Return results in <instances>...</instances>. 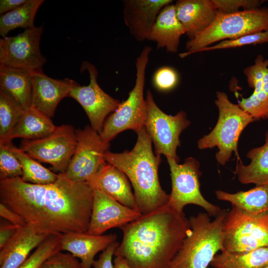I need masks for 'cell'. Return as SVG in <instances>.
Segmentation results:
<instances>
[{
    "label": "cell",
    "instance_id": "cb8c5ba5",
    "mask_svg": "<svg viewBox=\"0 0 268 268\" xmlns=\"http://www.w3.org/2000/svg\"><path fill=\"white\" fill-rule=\"evenodd\" d=\"M246 156L251 160L249 164L237 162L234 174L239 181L243 184L268 185V130L265 134V143L251 149Z\"/></svg>",
    "mask_w": 268,
    "mask_h": 268
},
{
    "label": "cell",
    "instance_id": "52a82bcc",
    "mask_svg": "<svg viewBox=\"0 0 268 268\" xmlns=\"http://www.w3.org/2000/svg\"><path fill=\"white\" fill-rule=\"evenodd\" d=\"M152 50L145 46L137 57L135 62L136 79L133 89L127 99L121 102L119 106L106 119L99 134L106 142L110 141L121 132L132 130L136 133L144 127L147 106L144 98L145 71Z\"/></svg>",
    "mask_w": 268,
    "mask_h": 268
},
{
    "label": "cell",
    "instance_id": "4fadbf2b",
    "mask_svg": "<svg viewBox=\"0 0 268 268\" xmlns=\"http://www.w3.org/2000/svg\"><path fill=\"white\" fill-rule=\"evenodd\" d=\"M43 26L25 29L14 36L0 39V65L33 71L46 62L40 49Z\"/></svg>",
    "mask_w": 268,
    "mask_h": 268
},
{
    "label": "cell",
    "instance_id": "ab89813d",
    "mask_svg": "<svg viewBox=\"0 0 268 268\" xmlns=\"http://www.w3.org/2000/svg\"><path fill=\"white\" fill-rule=\"evenodd\" d=\"M0 215L12 224L19 226L26 225L25 221L21 215L1 202L0 203Z\"/></svg>",
    "mask_w": 268,
    "mask_h": 268
},
{
    "label": "cell",
    "instance_id": "f546056e",
    "mask_svg": "<svg viewBox=\"0 0 268 268\" xmlns=\"http://www.w3.org/2000/svg\"><path fill=\"white\" fill-rule=\"evenodd\" d=\"M24 110L9 95L0 90V145L6 143Z\"/></svg>",
    "mask_w": 268,
    "mask_h": 268
},
{
    "label": "cell",
    "instance_id": "83f0119b",
    "mask_svg": "<svg viewBox=\"0 0 268 268\" xmlns=\"http://www.w3.org/2000/svg\"><path fill=\"white\" fill-rule=\"evenodd\" d=\"M9 149L19 160L22 167L21 179L27 183L44 185L54 183L59 178L57 174L42 166L21 148L14 146L11 142L5 144Z\"/></svg>",
    "mask_w": 268,
    "mask_h": 268
},
{
    "label": "cell",
    "instance_id": "3957f363",
    "mask_svg": "<svg viewBox=\"0 0 268 268\" xmlns=\"http://www.w3.org/2000/svg\"><path fill=\"white\" fill-rule=\"evenodd\" d=\"M136 133L137 139L132 150L118 153L108 150L104 158L126 175L134 188L137 210L146 214L166 205L169 195L162 189L159 180L160 155L153 153L152 140L144 127Z\"/></svg>",
    "mask_w": 268,
    "mask_h": 268
},
{
    "label": "cell",
    "instance_id": "44dd1931",
    "mask_svg": "<svg viewBox=\"0 0 268 268\" xmlns=\"http://www.w3.org/2000/svg\"><path fill=\"white\" fill-rule=\"evenodd\" d=\"M36 233L27 224L21 226L0 250V268H18L49 236Z\"/></svg>",
    "mask_w": 268,
    "mask_h": 268
},
{
    "label": "cell",
    "instance_id": "f1b7e54d",
    "mask_svg": "<svg viewBox=\"0 0 268 268\" xmlns=\"http://www.w3.org/2000/svg\"><path fill=\"white\" fill-rule=\"evenodd\" d=\"M43 0H27L17 8L0 16V35L2 37L17 28L28 29L34 27V19Z\"/></svg>",
    "mask_w": 268,
    "mask_h": 268
},
{
    "label": "cell",
    "instance_id": "484cf974",
    "mask_svg": "<svg viewBox=\"0 0 268 268\" xmlns=\"http://www.w3.org/2000/svg\"><path fill=\"white\" fill-rule=\"evenodd\" d=\"M216 198L228 201L243 211L254 215H268V185L256 186L248 191L230 193L222 190L215 192Z\"/></svg>",
    "mask_w": 268,
    "mask_h": 268
},
{
    "label": "cell",
    "instance_id": "d4e9b609",
    "mask_svg": "<svg viewBox=\"0 0 268 268\" xmlns=\"http://www.w3.org/2000/svg\"><path fill=\"white\" fill-rule=\"evenodd\" d=\"M56 127L51 118L31 106L24 110L5 144L11 142L15 138L25 140L40 139L51 134Z\"/></svg>",
    "mask_w": 268,
    "mask_h": 268
},
{
    "label": "cell",
    "instance_id": "603a6c76",
    "mask_svg": "<svg viewBox=\"0 0 268 268\" xmlns=\"http://www.w3.org/2000/svg\"><path fill=\"white\" fill-rule=\"evenodd\" d=\"M0 90L23 109L29 108L32 102L31 71L0 65Z\"/></svg>",
    "mask_w": 268,
    "mask_h": 268
},
{
    "label": "cell",
    "instance_id": "277c9868",
    "mask_svg": "<svg viewBox=\"0 0 268 268\" xmlns=\"http://www.w3.org/2000/svg\"><path fill=\"white\" fill-rule=\"evenodd\" d=\"M225 209L214 220L206 212L191 216L190 229L172 261L171 268H207L214 256L223 251Z\"/></svg>",
    "mask_w": 268,
    "mask_h": 268
},
{
    "label": "cell",
    "instance_id": "30bf717a",
    "mask_svg": "<svg viewBox=\"0 0 268 268\" xmlns=\"http://www.w3.org/2000/svg\"><path fill=\"white\" fill-rule=\"evenodd\" d=\"M146 118L144 128L153 142L156 154H163L179 162L177 149L180 146L179 136L190 125L184 111L175 116L167 115L156 105L152 93H146Z\"/></svg>",
    "mask_w": 268,
    "mask_h": 268
},
{
    "label": "cell",
    "instance_id": "74e56055",
    "mask_svg": "<svg viewBox=\"0 0 268 268\" xmlns=\"http://www.w3.org/2000/svg\"><path fill=\"white\" fill-rule=\"evenodd\" d=\"M40 268H83L80 261L70 253L59 251L49 258Z\"/></svg>",
    "mask_w": 268,
    "mask_h": 268
},
{
    "label": "cell",
    "instance_id": "8992f818",
    "mask_svg": "<svg viewBox=\"0 0 268 268\" xmlns=\"http://www.w3.org/2000/svg\"><path fill=\"white\" fill-rule=\"evenodd\" d=\"M268 30V8H259L230 14L218 13L211 24L186 43L181 58L199 53L215 43Z\"/></svg>",
    "mask_w": 268,
    "mask_h": 268
},
{
    "label": "cell",
    "instance_id": "60d3db41",
    "mask_svg": "<svg viewBox=\"0 0 268 268\" xmlns=\"http://www.w3.org/2000/svg\"><path fill=\"white\" fill-rule=\"evenodd\" d=\"M21 226L10 224H2L0 226V249L12 238Z\"/></svg>",
    "mask_w": 268,
    "mask_h": 268
},
{
    "label": "cell",
    "instance_id": "5bb4252c",
    "mask_svg": "<svg viewBox=\"0 0 268 268\" xmlns=\"http://www.w3.org/2000/svg\"><path fill=\"white\" fill-rule=\"evenodd\" d=\"M82 69H87L89 74L88 85L79 84L73 87L68 96L76 100L82 107L90 123V126L99 133L106 117L114 112L121 102L104 92L97 82L98 71L93 64L83 62Z\"/></svg>",
    "mask_w": 268,
    "mask_h": 268
},
{
    "label": "cell",
    "instance_id": "9c48e42d",
    "mask_svg": "<svg viewBox=\"0 0 268 268\" xmlns=\"http://www.w3.org/2000/svg\"><path fill=\"white\" fill-rule=\"evenodd\" d=\"M169 166L172 191L167 203L178 212L192 204L203 208L211 217H216L223 210L218 206L207 201L200 191V177L202 173L200 163L195 158H186L183 164L171 158H167Z\"/></svg>",
    "mask_w": 268,
    "mask_h": 268
},
{
    "label": "cell",
    "instance_id": "7a4b0ae2",
    "mask_svg": "<svg viewBox=\"0 0 268 268\" xmlns=\"http://www.w3.org/2000/svg\"><path fill=\"white\" fill-rule=\"evenodd\" d=\"M190 227L185 213L167 203L121 227L123 239L114 256L132 268H171Z\"/></svg>",
    "mask_w": 268,
    "mask_h": 268
},
{
    "label": "cell",
    "instance_id": "4dcf8cb0",
    "mask_svg": "<svg viewBox=\"0 0 268 268\" xmlns=\"http://www.w3.org/2000/svg\"><path fill=\"white\" fill-rule=\"evenodd\" d=\"M238 105L255 121L268 118V68L261 91L248 98L242 97Z\"/></svg>",
    "mask_w": 268,
    "mask_h": 268
},
{
    "label": "cell",
    "instance_id": "5b68a950",
    "mask_svg": "<svg viewBox=\"0 0 268 268\" xmlns=\"http://www.w3.org/2000/svg\"><path fill=\"white\" fill-rule=\"evenodd\" d=\"M215 104L218 110V118L213 129L198 141L200 149L217 147L215 157L217 162L224 165L233 152L241 161L238 151V140L243 130L255 119L241 109L238 104L231 102L224 92L218 91Z\"/></svg>",
    "mask_w": 268,
    "mask_h": 268
},
{
    "label": "cell",
    "instance_id": "8fae6325",
    "mask_svg": "<svg viewBox=\"0 0 268 268\" xmlns=\"http://www.w3.org/2000/svg\"><path fill=\"white\" fill-rule=\"evenodd\" d=\"M75 130L69 125L57 126L48 135L35 140L23 139L20 148L33 158L47 163L59 173L67 170L76 146Z\"/></svg>",
    "mask_w": 268,
    "mask_h": 268
},
{
    "label": "cell",
    "instance_id": "d6a6232c",
    "mask_svg": "<svg viewBox=\"0 0 268 268\" xmlns=\"http://www.w3.org/2000/svg\"><path fill=\"white\" fill-rule=\"evenodd\" d=\"M266 43H268V30L246 35L234 39L223 40L213 46L205 47L200 50L199 52L235 48L244 46Z\"/></svg>",
    "mask_w": 268,
    "mask_h": 268
},
{
    "label": "cell",
    "instance_id": "4316f807",
    "mask_svg": "<svg viewBox=\"0 0 268 268\" xmlns=\"http://www.w3.org/2000/svg\"><path fill=\"white\" fill-rule=\"evenodd\" d=\"M210 266L213 268H266L268 247L240 253L221 251L214 256Z\"/></svg>",
    "mask_w": 268,
    "mask_h": 268
},
{
    "label": "cell",
    "instance_id": "9a60e30c",
    "mask_svg": "<svg viewBox=\"0 0 268 268\" xmlns=\"http://www.w3.org/2000/svg\"><path fill=\"white\" fill-rule=\"evenodd\" d=\"M137 210L127 207L103 192L93 190V200L87 233L103 235L108 230L120 228L139 217Z\"/></svg>",
    "mask_w": 268,
    "mask_h": 268
},
{
    "label": "cell",
    "instance_id": "f35d334b",
    "mask_svg": "<svg viewBox=\"0 0 268 268\" xmlns=\"http://www.w3.org/2000/svg\"><path fill=\"white\" fill-rule=\"evenodd\" d=\"M119 243L115 241L102 251L99 258L94 260L92 266L94 268H114L113 257Z\"/></svg>",
    "mask_w": 268,
    "mask_h": 268
},
{
    "label": "cell",
    "instance_id": "ac0fdd59",
    "mask_svg": "<svg viewBox=\"0 0 268 268\" xmlns=\"http://www.w3.org/2000/svg\"><path fill=\"white\" fill-rule=\"evenodd\" d=\"M86 182L93 190H99L122 204L137 210L128 178L114 165L107 162Z\"/></svg>",
    "mask_w": 268,
    "mask_h": 268
},
{
    "label": "cell",
    "instance_id": "7402d4cb",
    "mask_svg": "<svg viewBox=\"0 0 268 268\" xmlns=\"http://www.w3.org/2000/svg\"><path fill=\"white\" fill-rule=\"evenodd\" d=\"M185 34L179 20L175 4L163 7L156 18L148 40L156 43L158 48H165L170 53H176L181 37Z\"/></svg>",
    "mask_w": 268,
    "mask_h": 268
},
{
    "label": "cell",
    "instance_id": "836d02e7",
    "mask_svg": "<svg viewBox=\"0 0 268 268\" xmlns=\"http://www.w3.org/2000/svg\"><path fill=\"white\" fill-rule=\"evenodd\" d=\"M21 164L15 155L5 145H0V180L21 177Z\"/></svg>",
    "mask_w": 268,
    "mask_h": 268
},
{
    "label": "cell",
    "instance_id": "ba28073f",
    "mask_svg": "<svg viewBox=\"0 0 268 268\" xmlns=\"http://www.w3.org/2000/svg\"><path fill=\"white\" fill-rule=\"evenodd\" d=\"M223 251L248 252L268 247V215H254L232 206L223 226Z\"/></svg>",
    "mask_w": 268,
    "mask_h": 268
},
{
    "label": "cell",
    "instance_id": "7bdbcfd3",
    "mask_svg": "<svg viewBox=\"0 0 268 268\" xmlns=\"http://www.w3.org/2000/svg\"><path fill=\"white\" fill-rule=\"evenodd\" d=\"M114 268H132L122 258L115 257L114 260Z\"/></svg>",
    "mask_w": 268,
    "mask_h": 268
},
{
    "label": "cell",
    "instance_id": "8d00e7d4",
    "mask_svg": "<svg viewBox=\"0 0 268 268\" xmlns=\"http://www.w3.org/2000/svg\"><path fill=\"white\" fill-rule=\"evenodd\" d=\"M179 80L177 71L172 67L164 66L154 72L152 81L155 87L160 91H168L173 89Z\"/></svg>",
    "mask_w": 268,
    "mask_h": 268
},
{
    "label": "cell",
    "instance_id": "e575fe53",
    "mask_svg": "<svg viewBox=\"0 0 268 268\" xmlns=\"http://www.w3.org/2000/svg\"><path fill=\"white\" fill-rule=\"evenodd\" d=\"M268 68V60L265 59L262 55H259L254 65L248 67L244 70L249 86L254 89L252 94H257L261 91Z\"/></svg>",
    "mask_w": 268,
    "mask_h": 268
},
{
    "label": "cell",
    "instance_id": "d6986e66",
    "mask_svg": "<svg viewBox=\"0 0 268 268\" xmlns=\"http://www.w3.org/2000/svg\"><path fill=\"white\" fill-rule=\"evenodd\" d=\"M175 5L177 17L189 40L207 28L218 14L212 0H179Z\"/></svg>",
    "mask_w": 268,
    "mask_h": 268
},
{
    "label": "cell",
    "instance_id": "ffe728a7",
    "mask_svg": "<svg viewBox=\"0 0 268 268\" xmlns=\"http://www.w3.org/2000/svg\"><path fill=\"white\" fill-rule=\"evenodd\" d=\"M115 234L92 235L70 233L62 235V251H66L79 259L83 268H91L96 255L117 241Z\"/></svg>",
    "mask_w": 268,
    "mask_h": 268
},
{
    "label": "cell",
    "instance_id": "d590c367",
    "mask_svg": "<svg viewBox=\"0 0 268 268\" xmlns=\"http://www.w3.org/2000/svg\"><path fill=\"white\" fill-rule=\"evenodd\" d=\"M218 13L230 14L242 10L260 8L262 0H212Z\"/></svg>",
    "mask_w": 268,
    "mask_h": 268
},
{
    "label": "cell",
    "instance_id": "e0dca14e",
    "mask_svg": "<svg viewBox=\"0 0 268 268\" xmlns=\"http://www.w3.org/2000/svg\"><path fill=\"white\" fill-rule=\"evenodd\" d=\"M171 0H126L123 1L124 22L137 41L148 40L162 8Z\"/></svg>",
    "mask_w": 268,
    "mask_h": 268
},
{
    "label": "cell",
    "instance_id": "ee69618b",
    "mask_svg": "<svg viewBox=\"0 0 268 268\" xmlns=\"http://www.w3.org/2000/svg\"><path fill=\"white\" fill-rule=\"evenodd\" d=\"M266 268H268V267H267Z\"/></svg>",
    "mask_w": 268,
    "mask_h": 268
},
{
    "label": "cell",
    "instance_id": "2e32d148",
    "mask_svg": "<svg viewBox=\"0 0 268 268\" xmlns=\"http://www.w3.org/2000/svg\"><path fill=\"white\" fill-rule=\"evenodd\" d=\"M31 106L50 118L54 116L61 100L68 97L71 90L79 84L66 78L56 79L45 74L42 69L31 71Z\"/></svg>",
    "mask_w": 268,
    "mask_h": 268
},
{
    "label": "cell",
    "instance_id": "1f68e13d",
    "mask_svg": "<svg viewBox=\"0 0 268 268\" xmlns=\"http://www.w3.org/2000/svg\"><path fill=\"white\" fill-rule=\"evenodd\" d=\"M62 235H49L18 268H40L55 253L62 251Z\"/></svg>",
    "mask_w": 268,
    "mask_h": 268
},
{
    "label": "cell",
    "instance_id": "b9f144b4",
    "mask_svg": "<svg viewBox=\"0 0 268 268\" xmlns=\"http://www.w3.org/2000/svg\"><path fill=\"white\" fill-rule=\"evenodd\" d=\"M26 1L27 0H0V15L17 8Z\"/></svg>",
    "mask_w": 268,
    "mask_h": 268
},
{
    "label": "cell",
    "instance_id": "6da1fadb",
    "mask_svg": "<svg viewBox=\"0 0 268 268\" xmlns=\"http://www.w3.org/2000/svg\"><path fill=\"white\" fill-rule=\"evenodd\" d=\"M0 198L37 233L63 235L88 230L93 190L86 182L72 181L63 173L54 183L44 185L20 177L3 179Z\"/></svg>",
    "mask_w": 268,
    "mask_h": 268
},
{
    "label": "cell",
    "instance_id": "7c38bea8",
    "mask_svg": "<svg viewBox=\"0 0 268 268\" xmlns=\"http://www.w3.org/2000/svg\"><path fill=\"white\" fill-rule=\"evenodd\" d=\"M75 133V152L67 170L62 173L72 181L86 182L107 163L104 154L110 143L105 141L90 126L76 130Z\"/></svg>",
    "mask_w": 268,
    "mask_h": 268
}]
</instances>
